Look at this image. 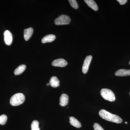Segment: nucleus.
I'll use <instances>...</instances> for the list:
<instances>
[{
  "instance_id": "1",
  "label": "nucleus",
  "mask_w": 130,
  "mask_h": 130,
  "mask_svg": "<svg viewBox=\"0 0 130 130\" xmlns=\"http://www.w3.org/2000/svg\"><path fill=\"white\" fill-rule=\"evenodd\" d=\"M99 114L101 118L107 121L118 124L121 123L123 121L122 119L119 116L116 115L111 113L105 109L100 110Z\"/></svg>"
},
{
  "instance_id": "2",
  "label": "nucleus",
  "mask_w": 130,
  "mask_h": 130,
  "mask_svg": "<svg viewBox=\"0 0 130 130\" xmlns=\"http://www.w3.org/2000/svg\"><path fill=\"white\" fill-rule=\"evenodd\" d=\"M25 99V96L23 94L21 93H16L11 97L10 103L14 106H19L23 103Z\"/></svg>"
},
{
  "instance_id": "3",
  "label": "nucleus",
  "mask_w": 130,
  "mask_h": 130,
  "mask_svg": "<svg viewBox=\"0 0 130 130\" xmlns=\"http://www.w3.org/2000/svg\"><path fill=\"white\" fill-rule=\"evenodd\" d=\"M101 94L105 100L110 102L114 101L116 99L115 95L112 91L108 89H102Z\"/></svg>"
},
{
  "instance_id": "4",
  "label": "nucleus",
  "mask_w": 130,
  "mask_h": 130,
  "mask_svg": "<svg viewBox=\"0 0 130 130\" xmlns=\"http://www.w3.org/2000/svg\"><path fill=\"white\" fill-rule=\"evenodd\" d=\"M71 21V19L69 16L63 14L55 19L54 23L57 25H65L69 24Z\"/></svg>"
},
{
  "instance_id": "5",
  "label": "nucleus",
  "mask_w": 130,
  "mask_h": 130,
  "mask_svg": "<svg viewBox=\"0 0 130 130\" xmlns=\"http://www.w3.org/2000/svg\"><path fill=\"white\" fill-rule=\"evenodd\" d=\"M92 59V56L89 55L86 56L84 61L83 65L82 67V72L84 74H86L88 72Z\"/></svg>"
},
{
  "instance_id": "6",
  "label": "nucleus",
  "mask_w": 130,
  "mask_h": 130,
  "mask_svg": "<svg viewBox=\"0 0 130 130\" xmlns=\"http://www.w3.org/2000/svg\"><path fill=\"white\" fill-rule=\"evenodd\" d=\"M4 41L7 45H10L12 42V36L11 32L8 30H6L4 33Z\"/></svg>"
},
{
  "instance_id": "7",
  "label": "nucleus",
  "mask_w": 130,
  "mask_h": 130,
  "mask_svg": "<svg viewBox=\"0 0 130 130\" xmlns=\"http://www.w3.org/2000/svg\"><path fill=\"white\" fill-rule=\"evenodd\" d=\"M67 61L63 59H59L54 60L52 63V65L53 66L58 67H64L67 66Z\"/></svg>"
},
{
  "instance_id": "8",
  "label": "nucleus",
  "mask_w": 130,
  "mask_h": 130,
  "mask_svg": "<svg viewBox=\"0 0 130 130\" xmlns=\"http://www.w3.org/2000/svg\"><path fill=\"white\" fill-rule=\"evenodd\" d=\"M33 29L32 28H29L25 29L24 30V38L26 41H28L29 40L33 34Z\"/></svg>"
},
{
  "instance_id": "9",
  "label": "nucleus",
  "mask_w": 130,
  "mask_h": 130,
  "mask_svg": "<svg viewBox=\"0 0 130 130\" xmlns=\"http://www.w3.org/2000/svg\"><path fill=\"white\" fill-rule=\"evenodd\" d=\"M69 98L68 95L65 94H63L61 95L60 98L59 105L61 106H65L68 102Z\"/></svg>"
},
{
  "instance_id": "10",
  "label": "nucleus",
  "mask_w": 130,
  "mask_h": 130,
  "mask_svg": "<svg viewBox=\"0 0 130 130\" xmlns=\"http://www.w3.org/2000/svg\"><path fill=\"white\" fill-rule=\"evenodd\" d=\"M115 75L117 76H130V70L120 69L115 72Z\"/></svg>"
},
{
  "instance_id": "11",
  "label": "nucleus",
  "mask_w": 130,
  "mask_h": 130,
  "mask_svg": "<svg viewBox=\"0 0 130 130\" xmlns=\"http://www.w3.org/2000/svg\"><path fill=\"white\" fill-rule=\"evenodd\" d=\"M56 36L53 35H47L44 36L42 40V42L44 43H46L51 42L55 40Z\"/></svg>"
},
{
  "instance_id": "12",
  "label": "nucleus",
  "mask_w": 130,
  "mask_h": 130,
  "mask_svg": "<svg viewBox=\"0 0 130 130\" xmlns=\"http://www.w3.org/2000/svg\"><path fill=\"white\" fill-rule=\"evenodd\" d=\"M84 2L89 7L94 11H97L98 10V6L94 1L93 0H85Z\"/></svg>"
},
{
  "instance_id": "13",
  "label": "nucleus",
  "mask_w": 130,
  "mask_h": 130,
  "mask_svg": "<svg viewBox=\"0 0 130 130\" xmlns=\"http://www.w3.org/2000/svg\"><path fill=\"white\" fill-rule=\"evenodd\" d=\"M50 84L53 88H57L59 86L60 81L56 76H53L50 81Z\"/></svg>"
},
{
  "instance_id": "14",
  "label": "nucleus",
  "mask_w": 130,
  "mask_h": 130,
  "mask_svg": "<svg viewBox=\"0 0 130 130\" xmlns=\"http://www.w3.org/2000/svg\"><path fill=\"white\" fill-rule=\"evenodd\" d=\"M70 124L74 127L77 128H80L81 127V123L74 117H70Z\"/></svg>"
},
{
  "instance_id": "15",
  "label": "nucleus",
  "mask_w": 130,
  "mask_h": 130,
  "mask_svg": "<svg viewBox=\"0 0 130 130\" xmlns=\"http://www.w3.org/2000/svg\"><path fill=\"white\" fill-rule=\"evenodd\" d=\"M26 68V66L25 65H20L14 70V74L15 75H19L21 74L24 71Z\"/></svg>"
},
{
  "instance_id": "16",
  "label": "nucleus",
  "mask_w": 130,
  "mask_h": 130,
  "mask_svg": "<svg viewBox=\"0 0 130 130\" xmlns=\"http://www.w3.org/2000/svg\"><path fill=\"white\" fill-rule=\"evenodd\" d=\"M39 124L37 120H34L31 124V130H40Z\"/></svg>"
},
{
  "instance_id": "17",
  "label": "nucleus",
  "mask_w": 130,
  "mask_h": 130,
  "mask_svg": "<svg viewBox=\"0 0 130 130\" xmlns=\"http://www.w3.org/2000/svg\"><path fill=\"white\" fill-rule=\"evenodd\" d=\"M7 120V117L5 115H2L0 116V124L4 125L6 123Z\"/></svg>"
},
{
  "instance_id": "18",
  "label": "nucleus",
  "mask_w": 130,
  "mask_h": 130,
  "mask_svg": "<svg viewBox=\"0 0 130 130\" xmlns=\"http://www.w3.org/2000/svg\"><path fill=\"white\" fill-rule=\"evenodd\" d=\"M70 5L74 9H77L78 8V6L77 1L76 0H69L68 1Z\"/></svg>"
},
{
  "instance_id": "19",
  "label": "nucleus",
  "mask_w": 130,
  "mask_h": 130,
  "mask_svg": "<svg viewBox=\"0 0 130 130\" xmlns=\"http://www.w3.org/2000/svg\"><path fill=\"white\" fill-rule=\"evenodd\" d=\"M93 128L94 130H104L102 127L97 123H95L94 124Z\"/></svg>"
},
{
  "instance_id": "20",
  "label": "nucleus",
  "mask_w": 130,
  "mask_h": 130,
  "mask_svg": "<svg viewBox=\"0 0 130 130\" xmlns=\"http://www.w3.org/2000/svg\"><path fill=\"white\" fill-rule=\"evenodd\" d=\"M117 1L119 3L120 5H124L127 2V0H118Z\"/></svg>"
},
{
  "instance_id": "21",
  "label": "nucleus",
  "mask_w": 130,
  "mask_h": 130,
  "mask_svg": "<svg viewBox=\"0 0 130 130\" xmlns=\"http://www.w3.org/2000/svg\"><path fill=\"white\" fill-rule=\"evenodd\" d=\"M50 85V83L47 84V86H48V85Z\"/></svg>"
},
{
  "instance_id": "22",
  "label": "nucleus",
  "mask_w": 130,
  "mask_h": 130,
  "mask_svg": "<svg viewBox=\"0 0 130 130\" xmlns=\"http://www.w3.org/2000/svg\"><path fill=\"white\" fill-rule=\"evenodd\" d=\"M125 124H128V123H127V122H125Z\"/></svg>"
},
{
  "instance_id": "23",
  "label": "nucleus",
  "mask_w": 130,
  "mask_h": 130,
  "mask_svg": "<svg viewBox=\"0 0 130 130\" xmlns=\"http://www.w3.org/2000/svg\"><path fill=\"white\" fill-rule=\"evenodd\" d=\"M129 64L130 65V61L129 63Z\"/></svg>"
},
{
  "instance_id": "24",
  "label": "nucleus",
  "mask_w": 130,
  "mask_h": 130,
  "mask_svg": "<svg viewBox=\"0 0 130 130\" xmlns=\"http://www.w3.org/2000/svg\"></svg>"
}]
</instances>
